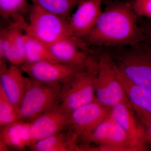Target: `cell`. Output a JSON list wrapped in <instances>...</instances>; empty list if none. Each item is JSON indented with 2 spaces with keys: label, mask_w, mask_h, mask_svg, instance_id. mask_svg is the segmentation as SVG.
Here are the masks:
<instances>
[{
  "label": "cell",
  "mask_w": 151,
  "mask_h": 151,
  "mask_svg": "<svg viewBox=\"0 0 151 151\" xmlns=\"http://www.w3.org/2000/svg\"><path fill=\"white\" fill-rule=\"evenodd\" d=\"M111 110L95 99L70 113L68 130L77 139L82 138L108 117Z\"/></svg>",
  "instance_id": "30bf717a"
},
{
  "label": "cell",
  "mask_w": 151,
  "mask_h": 151,
  "mask_svg": "<svg viewBox=\"0 0 151 151\" xmlns=\"http://www.w3.org/2000/svg\"><path fill=\"white\" fill-rule=\"evenodd\" d=\"M126 47L115 62L117 68L134 84L151 90V44L147 40Z\"/></svg>",
  "instance_id": "5b68a950"
},
{
  "label": "cell",
  "mask_w": 151,
  "mask_h": 151,
  "mask_svg": "<svg viewBox=\"0 0 151 151\" xmlns=\"http://www.w3.org/2000/svg\"><path fill=\"white\" fill-rule=\"evenodd\" d=\"M115 65L119 81L133 108L140 109L151 115V90L130 81Z\"/></svg>",
  "instance_id": "e0dca14e"
},
{
  "label": "cell",
  "mask_w": 151,
  "mask_h": 151,
  "mask_svg": "<svg viewBox=\"0 0 151 151\" xmlns=\"http://www.w3.org/2000/svg\"><path fill=\"white\" fill-rule=\"evenodd\" d=\"M133 6L138 17L151 21V0H133Z\"/></svg>",
  "instance_id": "603a6c76"
},
{
  "label": "cell",
  "mask_w": 151,
  "mask_h": 151,
  "mask_svg": "<svg viewBox=\"0 0 151 151\" xmlns=\"http://www.w3.org/2000/svg\"><path fill=\"white\" fill-rule=\"evenodd\" d=\"M28 22L21 28L27 34L50 45L64 38L73 36L69 18L52 13L35 4L29 5Z\"/></svg>",
  "instance_id": "3957f363"
},
{
  "label": "cell",
  "mask_w": 151,
  "mask_h": 151,
  "mask_svg": "<svg viewBox=\"0 0 151 151\" xmlns=\"http://www.w3.org/2000/svg\"><path fill=\"white\" fill-rule=\"evenodd\" d=\"M1 140L8 147L22 150L32 145L31 122L17 120L1 128Z\"/></svg>",
  "instance_id": "2e32d148"
},
{
  "label": "cell",
  "mask_w": 151,
  "mask_h": 151,
  "mask_svg": "<svg viewBox=\"0 0 151 151\" xmlns=\"http://www.w3.org/2000/svg\"><path fill=\"white\" fill-rule=\"evenodd\" d=\"M70 116V113L56 103L45 113L31 122L32 145L37 141L68 129Z\"/></svg>",
  "instance_id": "9c48e42d"
},
{
  "label": "cell",
  "mask_w": 151,
  "mask_h": 151,
  "mask_svg": "<svg viewBox=\"0 0 151 151\" xmlns=\"http://www.w3.org/2000/svg\"><path fill=\"white\" fill-rule=\"evenodd\" d=\"M133 108L145 129L147 140L151 149V115L140 109Z\"/></svg>",
  "instance_id": "cb8c5ba5"
},
{
  "label": "cell",
  "mask_w": 151,
  "mask_h": 151,
  "mask_svg": "<svg viewBox=\"0 0 151 151\" xmlns=\"http://www.w3.org/2000/svg\"><path fill=\"white\" fill-rule=\"evenodd\" d=\"M83 0H31L32 4L60 16L68 18L71 12Z\"/></svg>",
  "instance_id": "ffe728a7"
},
{
  "label": "cell",
  "mask_w": 151,
  "mask_h": 151,
  "mask_svg": "<svg viewBox=\"0 0 151 151\" xmlns=\"http://www.w3.org/2000/svg\"><path fill=\"white\" fill-rule=\"evenodd\" d=\"M29 149L34 151H67L78 150V147L68 129L36 142Z\"/></svg>",
  "instance_id": "ac0fdd59"
},
{
  "label": "cell",
  "mask_w": 151,
  "mask_h": 151,
  "mask_svg": "<svg viewBox=\"0 0 151 151\" xmlns=\"http://www.w3.org/2000/svg\"><path fill=\"white\" fill-rule=\"evenodd\" d=\"M85 65L76 66L61 62L43 61L24 63L20 67L24 73L33 80L45 83L62 84Z\"/></svg>",
  "instance_id": "ba28073f"
},
{
  "label": "cell",
  "mask_w": 151,
  "mask_h": 151,
  "mask_svg": "<svg viewBox=\"0 0 151 151\" xmlns=\"http://www.w3.org/2000/svg\"><path fill=\"white\" fill-rule=\"evenodd\" d=\"M14 24L1 32L0 38L1 63L6 59L11 64L20 66L25 63V32Z\"/></svg>",
  "instance_id": "5bb4252c"
},
{
  "label": "cell",
  "mask_w": 151,
  "mask_h": 151,
  "mask_svg": "<svg viewBox=\"0 0 151 151\" xmlns=\"http://www.w3.org/2000/svg\"><path fill=\"white\" fill-rule=\"evenodd\" d=\"M94 28L84 39L89 46H131L147 40L135 13L133 0H105Z\"/></svg>",
  "instance_id": "6da1fadb"
},
{
  "label": "cell",
  "mask_w": 151,
  "mask_h": 151,
  "mask_svg": "<svg viewBox=\"0 0 151 151\" xmlns=\"http://www.w3.org/2000/svg\"><path fill=\"white\" fill-rule=\"evenodd\" d=\"M98 67V60L92 58L76 74L62 84L56 103L70 113L95 100Z\"/></svg>",
  "instance_id": "7a4b0ae2"
},
{
  "label": "cell",
  "mask_w": 151,
  "mask_h": 151,
  "mask_svg": "<svg viewBox=\"0 0 151 151\" xmlns=\"http://www.w3.org/2000/svg\"><path fill=\"white\" fill-rule=\"evenodd\" d=\"M89 46L82 39L70 36L47 46L58 62L82 66L93 57L90 54Z\"/></svg>",
  "instance_id": "8fae6325"
},
{
  "label": "cell",
  "mask_w": 151,
  "mask_h": 151,
  "mask_svg": "<svg viewBox=\"0 0 151 151\" xmlns=\"http://www.w3.org/2000/svg\"><path fill=\"white\" fill-rule=\"evenodd\" d=\"M95 82V99L101 105L111 108L129 101L119 81L115 62L107 52L100 54Z\"/></svg>",
  "instance_id": "8992f818"
},
{
  "label": "cell",
  "mask_w": 151,
  "mask_h": 151,
  "mask_svg": "<svg viewBox=\"0 0 151 151\" xmlns=\"http://www.w3.org/2000/svg\"><path fill=\"white\" fill-rule=\"evenodd\" d=\"M19 65H1L0 88L17 108H19L28 84V78L25 77Z\"/></svg>",
  "instance_id": "9a60e30c"
},
{
  "label": "cell",
  "mask_w": 151,
  "mask_h": 151,
  "mask_svg": "<svg viewBox=\"0 0 151 151\" xmlns=\"http://www.w3.org/2000/svg\"><path fill=\"white\" fill-rule=\"evenodd\" d=\"M29 8L27 0H0L1 15L6 19H13L14 22L23 18Z\"/></svg>",
  "instance_id": "44dd1931"
},
{
  "label": "cell",
  "mask_w": 151,
  "mask_h": 151,
  "mask_svg": "<svg viewBox=\"0 0 151 151\" xmlns=\"http://www.w3.org/2000/svg\"><path fill=\"white\" fill-rule=\"evenodd\" d=\"M130 101L123 102L111 108L110 115L132 139L139 151L147 150L145 129L137 119Z\"/></svg>",
  "instance_id": "7c38bea8"
},
{
  "label": "cell",
  "mask_w": 151,
  "mask_h": 151,
  "mask_svg": "<svg viewBox=\"0 0 151 151\" xmlns=\"http://www.w3.org/2000/svg\"><path fill=\"white\" fill-rule=\"evenodd\" d=\"M139 22L147 40L151 44V21L147 19H144L143 18L139 17Z\"/></svg>",
  "instance_id": "d4e9b609"
},
{
  "label": "cell",
  "mask_w": 151,
  "mask_h": 151,
  "mask_svg": "<svg viewBox=\"0 0 151 151\" xmlns=\"http://www.w3.org/2000/svg\"><path fill=\"white\" fill-rule=\"evenodd\" d=\"M62 84L40 82L28 78L18 108V120L31 122L56 103Z\"/></svg>",
  "instance_id": "277c9868"
},
{
  "label": "cell",
  "mask_w": 151,
  "mask_h": 151,
  "mask_svg": "<svg viewBox=\"0 0 151 151\" xmlns=\"http://www.w3.org/2000/svg\"><path fill=\"white\" fill-rule=\"evenodd\" d=\"M18 120V108L9 99L0 88V127L1 128Z\"/></svg>",
  "instance_id": "7402d4cb"
},
{
  "label": "cell",
  "mask_w": 151,
  "mask_h": 151,
  "mask_svg": "<svg viewBox=\"0 0 151 151\" xmlns=\"http://www.w3.org/2000/svg\"><path fill=\"white\" fill-rule=\"evenodd\" d=\"M82 139L86 142L98 145L94 150L139 151L127 132L110 115Z\"/></svg>",
  "instance_id": "52a82bcc"
},
{
  "label": "cell",
  "mask_w": 151,
  "mask_h": 151,
  "mask_svg": "<svg viewBox=\"0 0 151 151\" xmlns=\"http://www.w3.org/2000/svg\"><path fill=\"white\" fill-rule=\"evenodd\" d=\"M25 63L49 61L58 62L52 54L47 45L25 33Z\"/></svg>",
  "instance_id": "d6986e66"
},
{
  "label": "cell",
  "mask_w": 151,
  "mask_h": 151,
  "mask_svg": "<svg viewBox=\"0 0 151 151\" xmlns=\"http://www.w3.org/2000/svg\"><path fill=\"white\" fill-rule=\"evenodd\" d=\"M103 0H83L69 18L70 32L73 37L84 39L94 28L103 11Z\"/></svg>",
  "instance_id": "4fadbf2b"
}]
</instances>
